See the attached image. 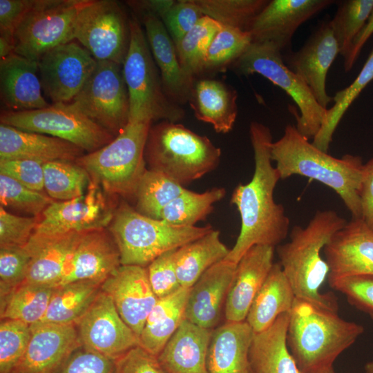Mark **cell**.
<instances>
[{
    "label": "cell",
    "instance_id": "obj_38",
    "mask_svg": "<svg viewBox=\"0 0 373 373\" xmlns=\"http://www.w3.org/2000/svg\"><path fill=\"white\" fill-rule=\"evenodd\" d=\"M225 194L224 188L216 187L202 193L185 189L163 209L160 220L175 226H195L207 218L213 211V204Z\"/></svg>",
    "mask_w": 373,
    "mask_h": 373
},
{
    "label": "cell",
    "instance_id": "obj_58",
    "mask_svg": "<svg viewBox=\"0 0 373 373\" xmlns=\"http://www.w3.org/2000/svg\"><path fill=\"white\" fill-rule=\"evenodd\" d=\"M373 35V9L364 26L352 41L350 51L344 58V70L349 72L357 59L361 49Z\"/></svg>",
    "mask_w": 373,
    "mask_h": 373
},
{
    "label": "cell",
    "instance_id": "obj_43",
    "mask_svg": "<svg viewBox=\"0 0 373 373\" xmlns=\"http://www.w3.org/2000/svg\"><path fill=\"white\" fill-rule=\"evenodd\" d=\"M204 16L224 27L247 30L268 0H193Z\"/></svg>",
    "mask_w": 373,
    "mask_h": 373
},
{
    "label": "cell",
    "instance_id": "obj_32",
    "mask_svg": "<svg viewBox=\"0 0 373 373\" xmlns=\"http://www.w3.org/2000/svg\"><path fill=\"white\" fill-rule=\"evenodd\" d=\"M237 93L215 79H202L194 86L190 106L195 117L210 124L217 133L231 131L237 117Z\"/></svg>",
    "mask_w": 373,
    "mask_h": 373
},
{
    "label": "cell",
    "instance_id": "obj_60",
    "mask_svg": "<svg viewBox=\"0 0 373 373\" xmlns=\"http://www.w3.org/2000/svg\"><path fill=\"white\" fill-rule=\"evenodd\" d=\"M365 373H373V361L368 362L365 365Z\"/></svg>",
    "mask_w": 373,
    "mask_h": 373
},
{
    "label": "cell",
    "instance_id": "obj_46",
    "mask_svg": "<svg viewBox=\"0 0 373 373\" xmlns=\"http://www.w3.org/2000/svg\"><path fill=\"white\" fill-rule=\"evenodd\" d=\"M54 201L47 194L32 190L15 180L0 174V202L3 208L39 216Z\"/></svg>",
    "mask_w": 373,
    "mask_h": 373
},
{
    "label": "cell",
    "instance_id": "obj_22",
    "mask_svg": "<svg viewBox=\"0 0 373 373\" xmlns=\"http://www.w3.org/2000/svg\"><path fill=\"white\" fill-rule=\"evenodd\" d=\"M30 327L27 349L10 373H56L81 345L75 325L37 323Z\"/></svg>",
    "mask_w": 373,
    "mask_h": 373
},
{
    "label": "cell",
    "instance_id": "obj_31",
    "mask_svg": "<svg viewBox=\"0 0 373 373\" xmlns=\"http://www.w3.org/2000/svg\"><path fill=\"white\" fill-rule=\"evenodd\" d=\"M289 313L267 329L253 334L249 357L253 373H301L288 348Z\"/></svg>",
    "mask_w": 373,
    "mask_h": 373
},
{
    "label": "cell",
    "instance_id": "obj_45",
    "mask_svg": "<svg viewBox=\"0 0 373 373\" xmlns=\"http://www.w3.org/2000/svg\"><path fill=\"white\" fill-rule=\"evenodd\" d=\"M251 42L252 38L249 31L222 26L208 49L204 70H217L233 64Z\"/></svg>",
    "mask_w": 373,
    "mask_h": 373
},
{
    "label": "cell",
    "instance_id": "obj_12",
    "mask_svg": "<svg viewBox=\"0 0 373 373\" xmlns=\"http://www.w3.org/2000/svg\"><path fill=\"white\" fill-rule=\"evenodd\" d=\"M81 1L35 0L14 32V52L38 62L48 51L73 41Z\"/></svg>",
    "mask_w": 373,
    "mask_h": 373
},
{
    "label": "cell",
    "instance_id": "obj_20",
    "mask_svg": "<svg viewBox=\"0 0 373 373\" xmlns=\"http://www.w3.org/2000/svg\"><path fill=\"white\" fill-rule=\"evenodd\" d=\"M120 265L119 251L109 229L86 231L74 248L58 286L80 280L102 284Z\"/></svg>",
    "mask_w": 373,
    "mask_h": 373
},
{
    "label": "cell",
    "instance_id": "obj_19",
    "mask_svg": "<svg viewBox=\"0 0 373 373\" xmlns=\"http://www.w3.org/2000/svg\"><path fill=\"white\" fill-rule=\"evenodd\" d=\"M126 324L139 337L158 298L151 286L146 267L122 265L101 285Z\"/></svg>",
    "mask_w": 373,
    "mask_h": 373
},
{
    "label": "cell",
    "instance_id": "obj_21",
    "mask_svg": "<svg viewBox=\"0 0 373 373\" xmlns=\"http://www.w3.org/2000/svg\"><path fill=\"white\" fill-rule=\"evenodd\" d=\"M323 252L329 269L327 278L373 275V231L361 218L347 222Z\"/></svg>",
    "mask_w": 373,
    "mask_h": 373
},
{
    "label": "cell",
    "instance_id": "obj_59",
    "mask_svg": "<svg viewBox=\"0 0 373 373\" xmlns=\"http://www.w3.org/2000/svg\"><path fill=\"white\" fill-rule=\"evenodd\" d=\"M309 373H335L333 366L326 367Z\"/></svg>",
    "mask_w": 373,
    "mask_h": 373
},
{
    "label": "cell",
    "instance_id": "obj_18",
    "mask_svg": "<svg viewBox=\"0 0 373 373\" xmlns=\"http://www.w3.org/2000/svg\"><path fill=\"white\" fill-rule=\"evenodd\" d=\"M333 0H271L253 19L247 31L252 42H269L282 52L291 47L296 30Z\"/></svg>",
    "mask_w": 373,
    "mask_h": 373
},
{
    "label": "cell",
    "instance_id": "obj_55",
    "mask_svg": "<svg viewBox=\"0 0 373 373\" xmlns=\"http://www.w3.org/2000/svg\"><path fill=\"white\" fill-rule=\"evenodd\" d=\"M114 373H165L157 356L137 345L115 360Z\"/></svg>",
    "mask_w": 373,
    "mask_h": 373
},
{
    "label": "cell",
    "instance_id": "obj_2",
    "mask_svg": "<svg viewBox=\"0 0 373 373\" xmlns=\"http://www.w3.org/2000/svg\"><path fill=\"white\" fill-rule=\"evenodd\" d=\"M309 140L295 125L287 124L283 136L272 142L271 158L276 162L280 180L298 175L321 182L340 196L352 218H361L362 158L350 154L333 157Z\"/></svg>",
    "mask_w": 373,
    "mask_h": 373
},
{
    "label": "cell",
    "instance_id": "obj_25",
    "mask_svg": "<svg viewBox=\"0 0 373 373\" xmlns=\"http://www.w3.org/2000/svg\"><path fill=\"white\" fill-rule=\"evenodd\" d=\"M274 249L268 245L253 246L238 261L224 304L226 321L246 320L254 299L274 265Z\"/></svg>",
    "mask_w": 373,
    "mask_h": 373
},
{
    "label": "cell",
    "instance_id": "obj_47",
    "mask_svg": "<svg viewBox=\"0 0 373 373\" xmlns=\"http://www.w3.org/2000/svg\"><path fill=\"white\" fill-rule=\"evenodd\" d=\"M30 325L23 322L1 319L0 373H10L23 356L31 337Z\"/></svg>",
    "mask_w": 373,
    "mask_h": 373
},
{
    "label": "cell",
    "instance_id": "obj_17",
    "mask_svg": "<svg viewBox=\"0 0 373 373\" xmlns=\"http://www.w3.org/2000/svg\"><path fill=\"white\" fill-rule=\"evenodd\" d=\"M338 54L339 46L329 20H323L299 50L283 55L285 65L304 81L325 109L333 101L326 90L327 75Z\"/></svg>",
    "mask_w": 373,
    "mask_h": 373
},
{
    "label": "cell",
    "instance_id": "obj_42",
    "mask_svg": "<svg viewBox=\"0 0 373 373\" xmlns=\"http://www.w3.org/2000/svg\"><path fill=\"white\" fill-rule=\"evenodd\" d=\"M222 26L214 19L203 16L180 41L175 44L183 69L194 77L204 70L208 49Z\"/></svg>",
    "mask_w": 373,
    "mask_h": 373
},
{
    "label": "cell",
    "instance_id": "obj_53",
    "mask_svg": "<svg viewBox=\"0 0 373 373\" xmlns=\"http://www.w3.org/2000/svg\"><path fill=\"white\" fill-rule=\"evenodd\" d=\"M115 361L80 345L56 373H114Z\"/></svg>",
    "mask_w": 373,
    "mask_h": 373
},
{
    "label": "cell",
    "instance_id": "obj_41",
    "mask_svg": "<svg viewBox=\"0 0 373 373\" xmlns=\"http://www.w3.org/2000/svg\"><path fill=\"white\" fill-rule=\"evenodd\" d=\"M46 194L55 201H65L82 195L91 178L75 161L56 160L43 164Z\"/></svg>",
    "mask_w": 373,
    "mask_h": 373
},
{
    "label": "cell",
    "instance_id": "obj_1",
    "mask_svg": "<svg viewBox=\"0 0 373 373\" xmlns=\"http://www.w3.org/2000/svg\"><path fill=\"white\" fill-rule=\"evenodd\" d=\"M249 135L254 156L253 177L248 183L238 184L231 199L240 213L241 227L235 245L224 259L236 264L253 246L279 245L289 228L283 206L274 198L280 177L271 163V131L261 123L252 122Z\"/></svg>",
    "mask_w": 373,
    "mask_h": 373
},
{
    "label": "cell",
    "instance_id": "obj_26",
    "mask_svg": "<svg viewBox=\"0 0 373 373\" xmlns=\"http://www.w3.org/2000/svg\"><path fill=\"white\" fill-rule=\"evenodd\" d=\"M38 62L16 53L0 59L1 100L8 111L44 108L49 104L41 94Z\"/></svg>",
    "mask_w": 373,
    "mask_h": 373
},
{
    "label": "cell",
    "instance_id": "obj_51",
    "mask_svg": "<svg viewBox=\"0 0 373 373\" xmlns=\"http://www.w3.org/2000/svg\"><path fill=\"white\" fill-rule=\"evenodd\" d=\"M39 216L16 215L0 206V247L25 246L34 233Z\"/></svg>",
    "mask_w": 373,
    "mask_h": 373
},
{
    "label": "cell",
    "instance_id": "obj_29",
    "mask_svg": "<svg viewBox=\"0 0 373 373\" xmlns=\"http://www.w3.org/2000/svg\"><path fill=\"white\" fill-rule=\"evenodd\" d=\"M254 332L246 321L213 329L207 357V373H253L249 352Z\"/></svg>",
    "mask_w": 373,
    "mask_h": 373
},
{
    "label": "cell",
    "instance_id": "obj_3",
    "mask_svg": "<svg viewBox=\"0 0 373 373\" xmlns=\"http://www.w3.org/2000/svg\"><path fill=\"white\" fill-rule=\"evenodd\" d=\"M347 222L334 211H318L305 227H293L287 242L277 246L278 263L296 298L337 312L336 297L320 291L329 271L321 252Z\"/></svg>",
    "mask_w": 373,
    "mask_h": 373
},
{
    "label": "cell",
    "instance_id": "obj_27",
    "mask_svg": "<svg viewBox=\"0 0 373 373\" xmlns=\"http://www.w3.org/2000/svg\"><path fill=\"white\" fill-rule=\"evenodd\" d=\"M84 152L60 138L0 124V160L23 159L42 164L56 160L76 161Z\"/></svg>",
    "mask_w": 373,
    "mask_h": 373
},
{
    "label": "cell",
    "instance_id": "obj_44",
    "mask_svg": "<svg viewBox=\"0 0 373 373\" xmlns=\"http://www.w3.org/2000/svg\"><path fill=\"white\" fill-rule=\"evenodd\" d=\"M373 9V0L340 1L330 26L338 41L340 55L344 58Z\"/></svg>",
    "mask_w": 373,
    "mask_h": 373
},
{
    "label": "cell",
    "instance_id": "obj_30",
    "mask_svg": "<svg viewBox=\"0 0 373 373\" xmlns=\"http://www.w3.org/2000/svg\"><path fill=\"white\" fill-rule=\"evenodd\" d=\"M84 233L71 232L48 239L31 236L25 245L32 258L24 282L57 287L73 249Z\"/></svg>",
    "mask_w": 373,
    "mask_h": 373
},
{
    "label": "cell",
    "instance_id": "obj_33",
    "mask_svg": "<svg viewBox=\"0 0 373 373\" xmlns=\"http://www.w3.org/2000/svg\"><path fill=\"white\" fill-rule=\"evenodd\" d=\"M296 298L280 264L274 263L245 321L254 333L260 332L269 327L280 315L289 313Z\"/></svg>",
    "mask_w": 373,
    "mask_h": 373
},
{
    "label": "cell",
    "instance_id": "obj_48",
    "mask_svg": "<svg viewBox=\"0 0 373 373\" xmlns=\"http://www.w3.org/2000/svg\"><path fill=\"white\" fill-rule=\"evenodd\" d=\"M31 258L26 246L0 247V297L26 280Z\"/></svg>",
    "mask_w": 373,
    "mask_h": 373
},
{
    "label": "cell",
    "instance_id": "obj_49",
    "mask_svg": "<svg viewBox=\"0 0 373 373\" xmlns=\"http://www.w3.org/2000/svg\"><path fill=\"white\" fill-rule=\"evenodd\" d=\"M332 288L343 294L349 303L373 320V275L358 274L328 278Z\"/></svg>",
    "mask_w": 373,
    "mask_h": 373
},
{
    "label": "cell",
    "instance_id": "obj_4",
    "mask_svg": "<svg viewBox=\"0 0 373 373\" xmlns=\"http://www.w3.org/2000/svg\"><path fill=\"white\" fill-rule=\"evenodd\" d=\"M364 327L345 321L337 312L296 298L289 312L287 345L301 373L333 366L353 345Z\"/></svg>",
    "mask_w": 373,
    "mask_h": 373
},
{
    "label": "cell",
    "instance_id": "obj_8",
    "mask_svg": "<svg viewBox=\"0 0 373 373\" xmlns=\"http://www.w3.org/2000/svg\"><path fill=\"white\" fill-rule=\"evenodd\" d=\"M129 25L130 43L122 65L129 96V121L176 122L182 119L184 111L166 95L140 21L133 17Z\"/></svg>",
    "mask_w": 373,
    "mask_h": 373
},
{
    "label": "cell",
    "instance_id": "obj_50",
    "mask_svg": "<svg viewBox=\"0 0 373 373\" xmlns=\"http://www.w3.org/2000/svg\"><path fill=\"white\" fill-rule=\"evenodd\" d=\"M203 16L193 0H180L175 1L160 19L175 44Z\"/></svg>",
    "mask_w": 373,
    "mask_h": 373
},
{
    "label": "cell",
    "instance_id": "obj_10",
    "mask_svg": "<svg viewBox=\"0 0 373 373\" xmlns=\"http://www.w3.org/2000/svg\"><path fill=\"white\" fill-rule=\"evenodd\" d=\"M1 124L23 131L60 138L93 153L114 140L71 102L57 103L48 107L25 111L1 112Z\"/></svg>",
    "mask_w": 373,
    "mask_h": 373
},
{
    "label": "cell",
    "instance_id": "obj_9",
    "mask_svg": "<svg viewBox=\"0 0 373 373\" xmlns=\"http://www.w3.org/2000/svg\"><path fill=\"white\" fill-rule=\"evenodd\" d=\"M242 75L258 73L283 89L296 103L297 130L308 140L319 131L327 109L316 101L304 81L285 64L282 52L269 42H251L246 51L233 63Z\"/></svg>",
    "mask_w": 373,
    "mask_h": 373
},
{
    "label": "cell",
    "instance_id": "obj_35",
    "mask_svg": "<svg viewBox=\"0 0 373 373\" xmlns=\"http://www.w3.org/2000/svg\"><path fill=\"white\" fill-rule=\"evenodd\" d=\"M229 251L222 242L220 231L213 229L177 249L174 263L180 286L191 288L208 269L224 260Z\"/></svg>",
    "mask_w": 373,
    "mask_h": 373
},
{
    "label": "cell",
    "instance_id": "obj_15",
    "mask_svg": "<svg viewBox=\"0 0 373 373\" xmlns=\"http://www.w3.org/2000/svg\"><path fill=\"white\" fill-rule=\"evenodd\" d=\"M97 61L75 40L61 44L38 61L42 89L57 103H70L94 71Z\"/></svg>",
    "mask_w": 373,
    "mask_h": 373
},
{
    "label": "cell",
    "instance_id": "obj_16",
    "mask_svg": "<svg viewBox=\"0 0 373 373\" xmlns=\"http://www.w3.org/2000/svg\"><path fill=\"white\" fill-rule=\"evenodd\" d=\"M75 325L82 345L114 361L139 345V337L122 320L111 298L102 290Z\"/></svg>",
    "mask_w": 373,
    "mask_h": 373
},
{
    "label": "cell",
    "instance_id": "obj_52",
    "mask_svg": "<svg viewBox=\"0 0 373 373\" xmlns=\"http://www.w3.org/2000/svg\"><path fill=\"white\" fill-rule=\"evenodd\" d=\"M176 249L160 255L146 267L151 286L158 298L170 295L182 287L175 268Z\"/></svg>",
    "mask_w": 373,
    "mask_h": 373
},
{
    "label": "cell",
    "instance_id": "obj_11",
    "mask_svg": "<svg viewBox=\"0 0 373 373\" xmlns=\"http://www.w3.org/2000/svg\"><path fill=\"white\" fill-rule=\"evenodd\" d=\"M73 39L97 61L123 65L130 43L129 19L113 0H82L76 15Z\"/></svg>",
    "mask_w": 373,
    "mask_h": 373
},
{
    "label": "cell",
    "instance_id": "obj_28",
    "mask_svg": "<svg viewBox=\"0 0 373 373\" xmlns=\"http://www.w3.org/2000/svg\"><path fill=\"white\" fill-rule=\"evenodd\" d=\"M212 331L184 319L157 356L165 373H207Z\"/></svg>",
    "mask_w": 373,
    "mask_h": 373
},
{
    "label": "cell",
    "instance_id": "obj_56",
    "mask_svg": "<svg viewBox=\"0 0 373 373\" xmlns=\"http://www.w3.org/2000/svg\"><path fill=\"white\" fill-rule=\"evenodd\" d=\"M35 0H0V37L13 44L14 32Z\"/></svg>",
    "mask_w": 373,
    "mask_h": 373
},
{
    "label": "cell",
    "instance_id": "obj_24",
    "mask_svg": "<svg viewBox=\"0 0 373 373\" xmlns=\"http://www.w3.org/2000/svg\"><path fill=\"white\" fill-rule=\"evenodd\" d=\"M142 14L145 35L153 59L160 70L164 90L175 104L189 102L193 78L182 67L172 39L162 20L154 14Z\"/></svg>",
    "mask_w": 373,
    "mask_h": 373
},
{
    "label": "cell",
    "instance_id": "obj_5",
    "mask_svg": "<svg viewBox=\"0 0 373 373\" xmlns=\"http://www.w3.org/2000/svg\"><path fill=\"white\" fill-rule=\"evenodd\" d=\"M220 157V149L207 137L166 120L151 125L144 149L149 169L183 186L214 170Z\"/></svg>",
    "mask_w": 373,
    "mask_h": 373
},
{
    "label": "cell",
    "instance_id": "obj_7",
    "mask_svg": "<svg viewBox=\"0 0 373 373\" xmlns=\"http://www.w3.org/2000/svg\"><path fill=\"white\" fill-rule=\"evenodd\" d=\"M152 122L128 121L126 127L104 147L86 153L75 162L91 180L111 196L133 198L146 168L144 149Z\"/></svg>",
    "mask_w": 373,
    "mask_h": 373
},
{
    "label": "cell",
    "instance_id": "obj_13",
    "mask_svg": "<svg viewBox=\"0 0 373 373\" xmlns=\"http://www.w3.org/2000/svg\"><path fill=\"white\" fill-rule=\"evenodd\" d=\"M71 103L114 137L129 121L130 104L122 65L97 61L94 71Z\"/></svg>",
    "mask_w": 373,
    "mask_h": 373
},
{
    "label": "cell",
    "instance_id": "obj_37",
    "mask_svg": "<svg viewBox=\"0 0 373 373\" xmlns=\"http://www.w3.org/2000/svg\"><path fill=\"white\" fill-rule=\"evenodd\" d=\"M55 287L23 282L0 297L1 319L39 323L44 317Z\"/></svg>",
    "mask_w": 373,
    "mask_h": 373
},
{
    "label": "cell",
    "instance_id": "obj_6",
    "mask_svg": "<svg viewBox=\"0 0 373 373\" xmlns=\"http://www.w3.org/2000/svg\"><path fill=\"white\" fill-rule=\"evenodd\" d=\"M211 225L182 227L140 213L125 202L115 209L108 229L117 245L121 265L147 267L155 258L210 232Z\"/></svg>",
    "mask_w": 373,
    "mask_h": 373
},
{
    "label": "cell",
    "instance_id": "obj_40",
    "mask_svg": "<svg viewBox=\"0 0 373 373\" xmlns=\"http://www.w3.org/2000/svg\"><path fill=\"white\" fill-rule=\"evenodd\" d=\"M373 80V49L354 82L336 93L333 106L327 108L322 126L312 143L323 151H328L334 133L344 114L361 91Z\"/></svg>",
    "mask_w": 373,
    "mask_h": 373
},
{
    "label": "cell",
    "instance_id": "obj_39",
    "mask_svg": "<svg viewBox=\"0 0 373 373\" xmlns=\"http://www.w3.org/2000/svg\"><path fill=\"white\" fill-rule=\"evenodd\" d=\"M185 188L166 175L146 169L137 186L135 209L147 217L160 220L163 209Z\"/></svg>",
    "mask_w": 373,
    "mask_h": 373
},
{
    "label": "cell",
    "instance_id": "obj_34",
    "mask_svg": "<svg viewBox=\"0 0 373 373\" xmlns=\"http://www.w3.org/2000/svg\"><path fill=\"white\" fill-rule=\"evenodd\" d=\"M190 288L157 299L139 336V345L157 356L184 318Z\"/></svg>",
    "mask_w": 373,
    "mask_h": 373
},
{
    "label": "cell",
    "instance_id": "obj_57",
    "mask_svg": "<svg viewBox=\"0 0 373 373\" xmlns=\"http://www.w3.org/2000/svg\"><path fill=\"white\" fill-rule=\"evenodd\" d=\"M359 197L361 219L373 231V157L363 165Z\"/></svg>",
    "mask_w": 373,
    "mask_h": 373
},
{
    "label": "cell",
    "instance_id": "obj_36",
    "mask_svg": "<svg viewBox=\"0 0 373 373\" xmlns=\"http://www.w3.org/2000/svg\"><path fill=\"white\" fill-rule=\"evenodd\" d=\"M101 283L75 281L55 288L44 317L39 323L75 325L101 291Z\"/></svg>",
    "mask_w": 373,
    "mask_h": 373
},
{
    "label": "cell",
    "instance_id": "obj_14",
    "mask_svg": "<svg viewBox=\"0 0 373 373\" xmlns=\"http://www.w3.org/2000/svg\"><path fill=\"white\" fill-rule=\"evenodd\" d=\"M104 193L91 180L82 195L65 201H54L39 216L32 236L48 239L71 232L107 228L116 208L108 202Z\"/></svg>",
    "mask_w": 373,
    "mask_h": 373
},
{
    "label": "cell",
    "instance_id": "obj_54",
    "mask_svg": "<svg viewBox=\"0 0 373 373\" xmlns=\"http://www.w3.org/2000/svg\"><path fill=\"white\" fill-rule=\"evenodd\" d=\"M0 174L6 175L23 186L43 192V164L30 160H0Z\"/></svg>",
    "mask_w": 373,
    "mask_h": 373
},
{
    "label": "cell",
    "instance_id": "obj_23",
    "mask_svg": "<svg viewBox=\"0 0 373 373\" xmlns=\"http://www.w3.org/2000/svg\"><path fill=\"white\" fill-rule=\"evenodd\" d=\"M237 264L222 260L208 269L190 288L184 318L202 327L213 329L233 281Z\"/></svg>",
    "mask_w": 373,
    "mask_h": 373
}]
</instances>
